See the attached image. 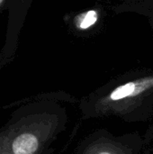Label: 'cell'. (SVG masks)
<instances>
[{
  "label": "cell",
  "instance_id": "3957f363",
  "mask_svg": "<svg viewBox=\"0 0 153 154\" xmlns=\"http://www.w3.org/2000/svg\"><path fill=\"white\" fill-rule=\"evenodd\" d=\"M84 154H128L123 146L109 142V141H101L97 142L88 149L85 151Z\"/></svg>",
  "mask_w": 153,
  "mask_h": 154
},
{
  "label": "cell",
  "instance_id": "277c9868",
  "mask_svg": "<svg viewBox=\"0 0 153 154\" xmlns=\"http://www.w3.org/2000/svg\"><path fill=\"white\" fill-rule=\"evenodd\" d=\"M96 21H97V13L94 10H90L85 13V14L81 16L80 20L78 21V26L82 30H86L90 26H92L93 24H95Z\"/></svg>",
  "mask_w": 153,
  "mask_h": 154
},
{
  "label": "cell",
  "instance_id": "7a4b0ae2",
  "mask_svg": "<svg viewBox=\"0 0 153 154\" xmlns=\"http://www.w3.org/2000/svg\"><path fill=\"white\" fill-rule=\"evenodd\" d=\"M152 88L153 75L132 80L114 88L101 100V105L106 109H115L116 106L142 97Z\"/></svg>",
  "mask_w": 153,
  "mask_h": 154
},
{
  "label": "cell",
  "instance_id": "5b68a950",
  "mask_svg": "<svg viewBox=\"0 0 153 154\" xmlns=\"http://www.w3.org/2000/svg\"><path fill=\"white\" fill-rule=\"evenodd\" d=\"M4 2H5V0H0V7L2 6V5H3Z\"/></svg>",
  "mask_w": 153,
  "mask_h": 154
},
{
  "label": "cell",
  "instance_id": "6da1fadb",
  "mask_svg": "<svg viewBox=\"0 0 153 154\" xmlns=\"http://www.w3.org/2000/svg\"><path fill=\"white\" fill-rule=\"evenodd\" d=\"M51 117L36 115L23 117L0 132V154H40L51 128Z\"/></svg>",
  "mask_w": 153,
  "mask_h": 154
}]
</instances>
